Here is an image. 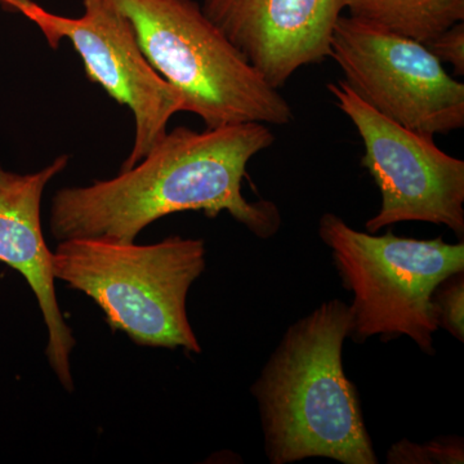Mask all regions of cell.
Instances as JSON below:
<instances>
[{"instance_id": "3", "label": "cell", "mask_w": 464, "mask_h": 464, "mask_svg": "<svg viewBox=\"0 0 464 464\" xmlns=\"http://www.w3.org/2000/svg\"><path fill=\"white\" fill-rule=\"evenodd\" d=\"M52 268L56 279L99 304L112 331L124 332L139 346L201 353L186 298L206 268L204 240L172 237L150 246L63 240Z\"/></svg>"}, {"instance_id": "1", "label": "cell", "mask_w": 464, "mask_h": 464, "mask_svg": "<svg viewBox=\"0 0 464 464\" xmlns=\"http://www.w3.org/2000/svg\"><path fill=\"white\" fill-rule=\"evenodd\" d=\"M274 142L270 125L264 123L203 132L174 128L114 179L61 188L52 199V237L134 243L158 219L192 210L209 218L228 213L256 237L268 239L282 226L279 209L270 200H246L243 181L249 161Z\"/></svg>"}, {"instance_id": "8", "label": "cell", "mask_w": 464, "mask_h": 464, "mask_svg": "<svg viewBox=\"0 0 464 464\" xmlns=\"http://www.w3.org/2000/svg\"><path fill=\"white\" fill-rule=\"evenodd\" d=\"M81 17H66L29 2L20 14L38 26L53 50L67 41L92 83L132 111L134 141L121 170L130 169L164 139L168 124L185 111L179 92L150 65L133 27L110 0H83Z\"/></svg>"}, {"instance_id": "2", "label": "cell", "mask_w": 464, "mask_h": 464, "mask_svg": "<svg viewBox=\"0 0 464 464\" xmlns=\"http://www.w3.org/2000/svg\"><path fill=\"white\" fill-rule=\"evenodd\" d=\"M350 306L332 299L293 324L253 384L273 464L328 458L375 464L355 384L343 371Z\"/></svg>"}, {"instance_id": "11", "label": "cell", "mask_w": 464, "mask_h": 464, "mask_svg": "<svg viewBox=\"0 0 464 464\" xmlns=\"http://www.w3.org/2000/svg\"><path fill=\"white\" fill-rule=\"evenodd\" d=\"M348 16L423 43L464 21V0H343Z\"/></svg>"}, {"instance_id": "15", "label": "cell", "mask_w": 464, "mask_h": 464, "mask_svg": "<svg viewBox=\"0 0 464 464\" xmlns=\"http://www.w3.org/2000/svg\"><path fill=\"white\" fill-rule=\"evenodd\" d=\"M32 0H0V8L9 14H20L21 8Z\"/></svg>"}, {"instance_id": "6", "label": "cell", "mask_w": 464, "mask_h": 464, "mask_svg": "<svg viewBox=\"0 0 464 464\" xmlns=\"http://www.w3.org/2000/svg\"><path fill=\"white\" fill-rule=\"evenodd\" d=\"M337 108L364 143L362 166L380 188V212L365 224L375 234L401 222H426L464 235V161L433 137L408 130L369 106L346 82L328 84Z\"/></svg>"}, {"instance_id": "5", "label": "cell", "mask_w": 464, "mask_h": 464, "mask_svg": "<svg viewBox=\"0 0 464 464\" xmlns=\"http://www.w3.org/2000/svg\"><path fill=\"white\" fill-rule=\"evenodd\" d=\"M319 235L332 250L344 288L353 293L350 337H409L432 355L439 329L432 295L440 284L464 271V243L357 231L341 217L325 213Z\"/></svg>"}, {"instance_id": "14", "label": "cell", "mask_w": 464, "mask_h": 464, "mask_svg": "<svg viewBox=\"0 0 464 464\" xmlns=\"http://www.w3.org/2000/svg\"><path fill=\"white\" fill-rule=\"evenodd\" d=\"M424 45L440 63L453 66L456 75H464V21L449 27Z\"/></svg>"}, {"instance_id": "4", "label": "cell", "mask_w": 464, "mask_h": 464, "mask_svg": "<svg viewBox=\"0 0 464 464\" xmlns=\"http://www.w3.org/2000/svg\"><path fill=\"white\" fill-rule=\"evenodd\" d=\"M133 27L146 60L206 128L286 125L292 106L194 0H110Z\"/></svg>"}, {"instance_id": "7", "label": "cell", "mask_w": 464, "mask_h": 464, "mask_svg": "<svg viewBox=\"0 0 464 464\" xmlns=\"http://www.w3.org/2000/svg\"><path fill=\"white\" fill-rule=\"evenodd\" d=\"M331 58L360 99L402 127L431 137L464 127V84L423 43L341 16Z\"/></svg>"}, {"instance_id": "12", "label": "cell", "mask_w": 464, "mask_h": 464, "mask_svg": "<svg viewBox=\"0 0 464 464\" xmlns=\"http://www.w3.org/2000/svg\"><path fill=\"white\" fill-rule=\"evenodd\" d=\"M463 441L458 438H440L429 444L417 445L401 440L387 454L392 464L463 463Z\"/></svg>"}, {"instance_id": "9", "label": "cell", "mask_w": 464, "mask_h": 464, "mask_svg": "<svg viewBox=\"0 0 464 464\" xmlns=\"http://www.w3.org/2000/svg\"><path fill=\"white\" fill-rule=\"evenodd\" d=\"M206 16L271 87L331 58L343 0H203Z\"/></svg>"}, {"instance_id": "10", "label": "cell", "mask_w": 464, "mask_h": 464, "mask_svg": "<svg viewBox=\"0 0 464 464\" xmlns=\"http://www.w3.org/2000/svg\"><path fill=\"white\" fill-rule=\"evenodd\" d=\"M61 155L35 173L9 172L0 164V262L25 277L38 299L48 329V360L63 389L74 390L70 353L76 341L58 306L52 259L42 228V199L48 183L66 169Z\"/></svg>"}, {"instance_id": "13", "label": "cell", "mask_w": 464, "mask_h": 464, "mask_svg": "<svg viewBox=\"0 0 464 464\" xmlns=\"http://www.w3.org/2000/svg\"><path fill=\"white\" fill-rule=\"evenodd\" d=\"M439 328L447 329L458 341L464 340V280L463 273L444 280L432 295Z\"/></svg>"}]
</instances>
